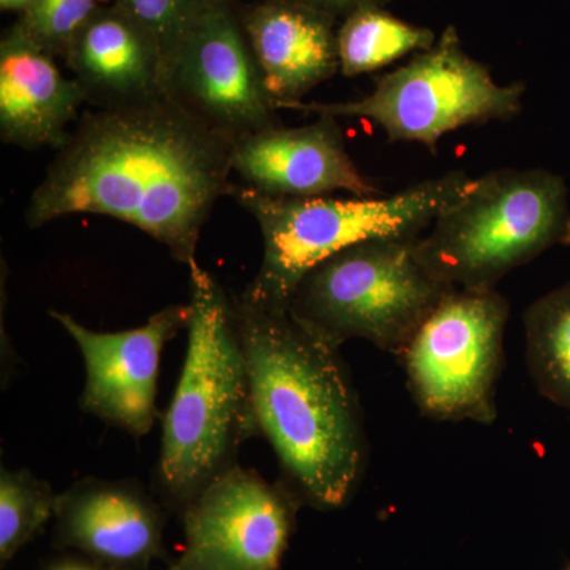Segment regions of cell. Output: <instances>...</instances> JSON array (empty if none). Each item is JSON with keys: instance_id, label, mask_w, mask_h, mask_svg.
<instances>
[{"instance_id": "1", "label": "cell", "mask_w": 570, "mask_h": 570, "mask_svg": "<svg viewBox=\"0 0 570 570\" xmlns=\"http://www.w3.org/2000/svg\"><path fill=\"white\" fill-rule=\"evenodd\" d=\"M234 145L165 94L85 112L33 190L29 228L99 214L134 225L176 261H197L214 205L230 193Z\"/></svg>"}, {"instance_id": "2", "label": "cell", "mask_w": 570, "mask_h": 570, "mask_svg": "<svg viewBox=\"0 0 570 570\" xmlns=\"http://www.w3.org/2000/svg\"><path fill=\"white\" fill-rule=\"evenodd\" d=\"M258 436L303 508L333 512L354 498L367 461L362 407L340 348L284 307L234 296Z\"/></svg>"}, {"instance_id": "3", "label": "cell", "mask_w": 570, "mask_h": 570, "mask_svg": "<svg viewBox=\"0 0 570 570\" xmlns=\"http://www.w3.org/2000/svg\"><path fill=\"white\" fill-rule=\"evenodd\" d=\"M187 268L193 317L186 360L163 419L154 469L156 497L178 515L238 466L239 449L258 436L234 296L197 261Z\"/></svg>"}, {"instance_id": "4", "label": "cell", "mask_w": 570, "mask_h": 570, "mask_svg": "<svg viewBox=\"0 0 570 570\" xmlns=\"http://www.w3.org/2000/svg\"><path fill=\"white\" fill-rule=\"evenodd\" d=\"M472 178L461 170L423 179L376 197H272L232 184L234 197L257 220L264 258L242 298L253 305L284 307L303 276L333 254L371 239H417Z\"/></svg>"}, {"instance_id": "5", "label": "cell", "mask_w": 570, "mask_h": 570, "mask_svg": "<svg viewBox=\"0 0 570 570\" xmlns=\"http://www.w3.org/2000/svg\"><path fill=\"white\" fill-rule=\"evenodd\" d=\"M557 246H570L564 179L543 168H501L472 178L420 236L417 254L450 287L487 292Z\"/></svg>"}, {"instance_id": "6", "label": "cell", "mask_w": 570, "mask_h": 570, "mask_svg": "<svg viewBox=\"0 0 570 570\" xmlns=\"http://www.w3.org/2000/svg\"><path fill=\"white\" fill-rule=\"evenodd\" d=\"M417 239H371L333 254L303 276L288 313L330 346L365 340L400 355L453 291L422 264Z\"/></svg>"}, {"instance_id": "7", "label": "cell", "mask_w": 570, "mask_h": 570, "mask_svg": "<svg viewBox=\"0 0 570 570\" xmlns=\"http://www.w3.org/2000/svg\"><path fill=\"white\" fill-rule=\"evenodd\" d=\"M524 85H499L491 71L464 51L449 26L430 50L379 78L376 88L347 102L283 104L277 110L314 112L376 122L390 141L419 142L436 151L461 127L509 121L523 108Z\"/></svg>"}, {"instance_id": "8", "label": "cell", "mask_w": 570, "mask_h": 570, "mask_svg": "<svg viewBox=\"0 0 570 570\" xmlns=\"http://www.w3.org/2000/svg\"><path fill=\"white\" fill-rule=\"evenodd\" d=\"M510 305L497 291L453 288L400 352L407 387L423 415L491 425L504 367Z\"/></svg>"}, {"instance_id": "9", "label": "cell", "mask_w": 570, "mask_h": 570, "mask_svg": "<svg viewBox=\"0 0 570 570\" xmlns=\"http://www.w3.org/2000/svg\"><path fill=\"white\" fill-rule=\"evenodd\" d=\"M165 94L232 145L281 126L234 0H212L165 71Z\"/></svg>"}, {"instance_id": "10", "label": "cell", "mask_w": 570, "mask_h": 570, "mask_svg": "<svg viewBox=\"0 0 570 570\" xmlns=\"http://www.w3.org/2000/svg\"><path fill=\"white\" fill-rule=\"evenodd\" d=\"M303 508L284 482L235 466L181 513L184 549L170 570H281Z\"/></svg>"}, {"instance_id": "11", "label": "cell", "mask_w": 570, "mask_h": 570, "mask_svg": "<svg viewBox=\"0 0 570 570\" xmlns=\"http://www.w3.org/2000/svg\"><path fill=\"white\" fill-rule=\"evenodd\" d=\"M50 316L73 337L85 362L81 411L134 438L151 433L159 417L160 360L167 343L189 326L190 303L164 307L145 325L116 333L94 332L59 311Z\"/></svg>"}, {"instance_id": "12", "label": "cell", "mask_w": 570, "mask_h": 570, "mask_svg": "<svg viewBox=\"0 0 570 570\" xmlns=\"http://www.w3.org/2000/svg\"><path fill=\"white\" fill-rule=\"evenodd\" d=\"M52 543L108 570H149L164 557L167 508L132 480L81 479L58 494Z\"/></svg>"}, {"instance_id": "13", "label": "cell", "mask_w": 570, "mask_h": 570, "mask_svg": "<svg viewBox=\"0 0 570 570\" xmlns=\"http://www.w3.org/2000/svg\"><path fill=\"white\" fill-rule=\"evenodd\" d=\"M232 171L245 186L272 197H324L344 190L382 195L348 156L337 118L317 116L302 127L275 126L235 142Z\"/></svg>"}, {"instance_id": "14", "label": "cell", "mask_w": 570, "mask_h": 570, "mask_svg": "<svg viewBox=\"0 0 570 570\" xmlns=\"http://www.w3.org/2000/svg\"><path fill=\"white\" fill-rule=\"evenodd\" d=\"M238 14L276 108L299 102L340 71L332 14L294 0H264Z\"/></svg>"}, {"instance_id": "15", "label": "cell", "mask_w": 570, "mask_h": 570, "mask_svg": "<svg viewBox=\"0 0 570 570\" xmlns=\"http://www.w3.org/2000/svg\"><path fill=\"white\" fill-rule=\"evenodd\" d=\"M55 56L11 24L0 40V137L22 149L58 151L67 126L86 102L75 78L59 70Z\"/></svg>"}, {"instance_id": "16", "label": "cell", "mask_w": 570, "mask_h": 570, "mask_svg": "<svg viewBox=\"0 0 570 570\" xmlns=\"http://www.w3.org/2000/svg\"><path fill=\"white\" fill-rule=\"evenodd\" d=\"M67 66L86 102L99 110L165 96L164 59L145 29L118 6H102L71 40Z\"/></svg>"}, {"instance_id": "17", "label": "cell", "mask_w": 570, "mask_h": 570, "mask_svg": "<svg viewBox=\"0 0 570 570\" xmlns=\"http://www.w3.org/2000/svg\"><path fill=\"white\" fill-rule=\"evenodd\" d=\"M436 40L431 29L400 20L382 6L363 7L337 29L340 71L344 77L371 73L412 52L430 50Z\"/></svg>"}, {"instance_id": "18", "label": "cell", "mask_w": 570, "mask_h": 570, "mask_svg": "<svg viewBox=\"0 0 570 570\" xmlns=\"http://www.w3.org/2000/svg\"><path fill=\"white\" fill-rule=\"evenodd\" d=\"M523 324L532 382L540 395L570 412V284L535 299Z\"/></svg>"}, {"instance_id": "19", "label": "cell", "mask_w": 570, "mask_h": 570, "mask_svg": "<svg viewBox=\"0 0 570 570\" xmlns=\"http://www.w3.org/2000/svg\"><path fill=\"white\" fill-rule=\"evenodd\" d=\"M56 501L50 483L29 469L0 471V566L10 564L22 549L39 538L55 519Z\"/></svg>"}, {"instance_id": "20", "label": "cell", "mask_w": 570, "mask_h": 570, "mask_svg": "<svg viewBox=\"0 0 570 570\" xmlns=\"http://www.w3.org/2000/svg\"><path fill=\"white\" fill-rule=\"evenodd\" d=\"M209 2L212 0H112L156 41L165 71Z\"/></svg>"}, {"instance_id": "21", "label": "cell", "mask_w": 570, "mask_h": 570, "mask_svg": "<svg viewBox=\"0 0 570 570\" xmlns=\"http://www.w3.org/2000/svg\"><path fill=\"white\" fill-rule=\"evenodd\" d=\"M100 7V0H36L13 26L55 58H63L71 40Z\"/></svg>"}, {"instance_id": "22", "label": "cell", "mask_w": 570, "mask_h": 570, "mask_svg": "<svg viewBox=\"0 0 570 570\" xmlns=\"http://www.w3.org/2000/svg\"><path fill=\"white\" fill-rule=\"evenodd\" d=\"M294 2L303 3L311 9L321 10L337 18L347 17L363 7L384 6L387 0H294Z\"/></svg>"}, {"instance_id": "23", "label": "cell", "mask_w": 570, "mask_h": 570, "mask_svg": "<svg viewBox=\"0 0 570 570\" xmlns=\"http://www.w3.org/2000/svg\"><path fill=\"white\" fill-rule=\"evenodd\" d=\"M43 570H108L99 562L86 557H63L45 566Z\"/></svg>"}, {"instance_id": "24", "label": "cell", "mask_w": 570, "mask_h": 570, "mask_svg": "<svg viewBox=\"0 0 570 570\" xmlns=\"http://www.w3.org/2000/svg\"><path fill=\"white\" fill-rule=\"evenodd\" d=\"M36 0H0V9L2 11H11V13H17L18 17H21L22 13H26L33 6Z\"/></svg>"}, {"instance_id": "25", "label": "cell", "mask_w": 570, "mask_h": 570, "mask_svg": "<svg viewBox=\"0 0 570 570\" xmlns=\"http://www.w3.org/2000/svg\"><path fill=\"white\" fill-rule=\"evenodd\" d=\"M566 570H570V568L566 569Z\"/></svg>"}, {"instance_id": "26", "label": "cell", "mask_w": 570, "mask_h": 570, "mask_svg": "<svg viewBox=\"0 0 570 570\" xmlns=\"http://www.w3.org/2000/svg\"><path fill=\"white\" fill-rule=\"evenodd\" d=\"M168 570H170V569H168Z\"/></svg>"}]
</instances>
